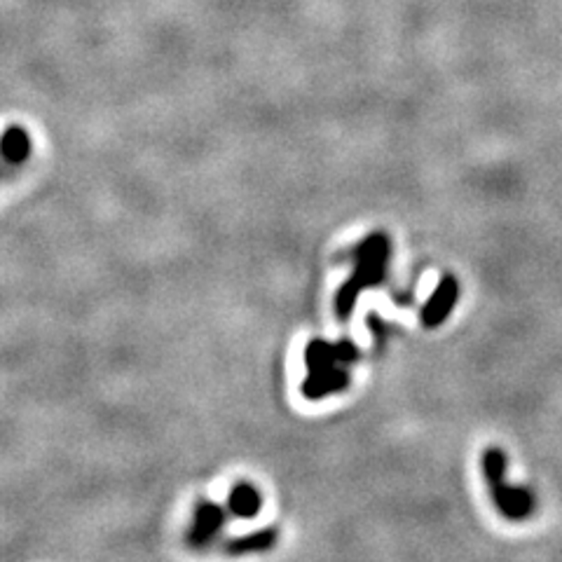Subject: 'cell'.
<instances>
[{"mask_svg":"<svg viewBox=\"0 0 562 562\" xmlns=\"http://www.w3.org/2000/svg\"><path fill=\"white\" fill-rule=\"evenodd\" d=\"M361 358L358 347L352 340L328 342L315 338L305 347L307 377L303 382V396L309 401H322L331 394H340L349 387L347 365Z\"/></svg>","mask_w":562,"mask_h":562,"instance_id":"6da1fadb","label":"cell"},{"mask_svg":"<svg viewBox=\"0 0 562 562\" xmlns=\"http://www.w3.org/2000/svg\"><path fill=\"white\" fill-rule=\"evenodd\" d=\"M391 244L390 237L382 232H373L354 247V273L349 274L340 290L335 293V315L347 322L356 307L358 296L368 289L382 286L387 279V265H390Z\"/></svg>","mask_w":562,"mask_h":562,"instance_id":"7a4b0ae2","label":"cell"},{"mask_svg":"<svg viewBox=\"0 0 562 562\" xmlns=\"http://www.w3.org/2000/svg\"><path fill=\"white\" fill-rule=\"evenodd\" d=\"M481 469L497 511L507 520H511V523H520V520L530 518L534 508H537V499H534L532 490L508 482V457L499 445H490V448L482 450Z\"/></svg>","mask_w":562,"mask_h":562,"instance_id":"3957f363","label":"cell"},{"mask_svg":"<svg viewBox=\"0 0 562 562\" xmlns=\"http://www.w3.org/2000/svg\"><path fill=\"white\" fill-rule=\"evenodd\" d=\"M228 520V508L211 499H199L192 511L190 530L186 532V544L192 550H206L214 546L218 532Z\"/></svg>","mask_w":562,"mask_h":562,"instance_id":"277c9868","label":"cell"},{"mask_svg":"<svg viewBox=\"0 0 562 562\" xmlns=\"http://www.w3.org/2000/svg\"><path fill=\"white\" fill-rule=\"evenodd\" d=\"M459 300V281L455 274H443L439 286L433 289L429 300L422 307V326L424 328H439L448 322L452 309L457 307Z\"/></svg>","mask_w":562,"mask_h":562,"instance_id":"5b68a950","label":"cell"},{"mask_svg":"<svg viewBox=\"0 0 562 562\" xmlns=\"http://www.w3.org/2000/svg\"><path fill=\"white\" fill-rule=\"evenodd\" d=\"M33 153L31 134L26 131L21 124H10L3 134H0V160L5 162L7 167H21L29 162Z\"/></svg>","mask_w":562,"mask_h":562,"instance_id":"8992f818","label":"cell"},{"mask_svg":"<svg viewBox=\"0 0 562 562\" xmlns=\"http://www.w3.org/2000/svg\"><path fill=\"white\" fill-rule=\"evenodd\" d=\"M230 516H235V518H244V520H251L256 518L263 508V497H260L258 488H256L254 482L248 481H239L232 485L228 494V504H225Z\"/></svg>","mask_w":562,"mask_h":562,"instance_id":"52a82bcc","label":"cell"},{"mask_svg":"<svg viewBox=\"0 0 562 562\" xmlns=\"http://www.w3.org/2000/svg\"><path fill=\"white\" fill-rule=\"evenodd\" d=\"M274 544H277V530L274 527H263V530L244 534V537H232L228 541H222V553H228L232 558H241L251 556V553L273 550Z\"/></svg>","mask_w":562,"mask_h":562,"instance_id":"ba28073f","label":"cell"},{"mask_svg":"<svg viewBox=\"0 0 562 562\" xmlns=\"http://www.w3.org/2000/svg\"><path fill=\"white\" fill-rule=\"evenodd\" d=\"M13 172H14V167H7L5 162L0 160V179H5V176H10Z\"/></svg>","mask_w":562,"mask_h":562,"instance_id":"9c48e42d","label":"cell"}]
</instances>
